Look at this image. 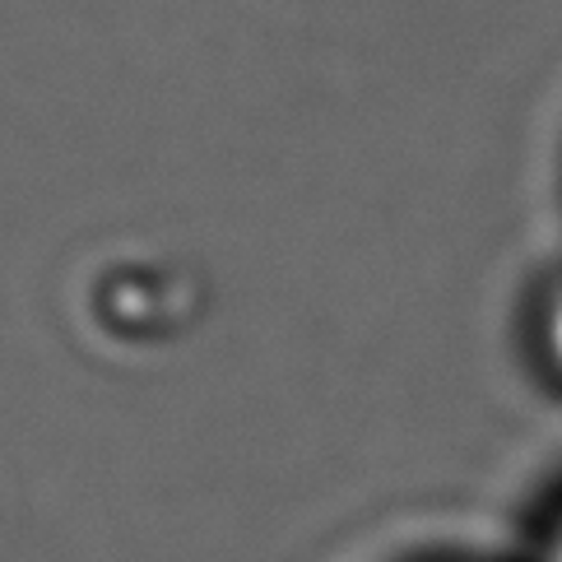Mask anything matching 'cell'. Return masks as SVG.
<instances>
[{
  "label": "cell",
  "instance_id": "2",
  "mask_svg": "<svg viewBox=\"0 0 562 562\" xmlns=\"http://www.w3.org/2000/svg\"><path fill=\"white\" fill-rule=\"evenodd\" d=\"M549 562H562V530L553 535V549H549Z\"/></svg>",
  "mask_w": 562,
  "mask_h": 562
},
{
  "label": "cell",
  "instance_id": "1",
  "mask_svg": "<svg viewBox=\"0 0 562 562\" xmlns=\"http://www.w3.org/2000/svg\"><path fill=\"white\" fill-rule=\"evenodd\" d=\"M544 345H549L553 368L562 372V289L553 293V303H549V312H544Z\"/></svg>",
  "mask_w": 562,
  "mask_h": 562
}]
</instances>
